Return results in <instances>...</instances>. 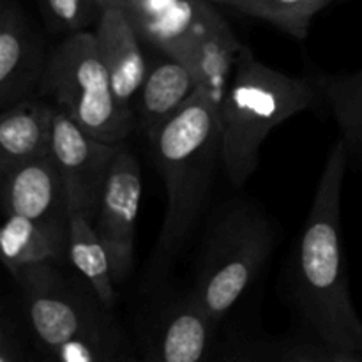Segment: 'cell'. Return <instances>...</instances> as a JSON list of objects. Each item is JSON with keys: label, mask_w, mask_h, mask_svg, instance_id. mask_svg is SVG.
Here are the masks:
<instances>
[{"label": "cell", "mask_w": 362, "mask_h": 362, "mask_svg": "<svg viewBox=\"0 0 362 362\" xmlns=\"http://www.w3.org/2000/svg\"><path fill=\"white\" fill-rule=\"evenodd\" d=\"M349 148L329 152L297 246L293 297L308 332L362 362V320L349 290L341 244V189Z\"/></svg>", "instance_id": "1"}, {"label": "cell", "mask_w": 362, "mask_h": 362, "mask_svg": "<svg viewBox=\"0 0 362 362\" xmlns=\"http://www.w3.org/2000/svg\"><path fill=\"white\" fill-rule=\"evenodd\" d=\"M156 166L166 187V212L156 258L170 260L193 230L223 156L221 119L197 92L172 119L148 136Z\"/></svg>", "instance_id": "2"}, {"label": "cell", "mask_w": 362, "mask_h": 362, "mask_svg": "<svg viewBox=\"0 0 362 362\" xmlns=\"http://www.w3.org/2000/svg\"><path fill=\"white\" fill-rule=\"evenodd\" d=\"M318 95V85L260 62L253 49L243 46L219 112L221 161L233 186H244L253 175L269 133L290 117L313 108Z\"/></svg>", "instance_id": "3"}, {"label": "cell", "mask_w": 362, "mask_h": 362, "mask_svg": "<svg viewBox=\"0 0 362 362\" xmlns=\"http://www.w3.org/2000/svg\"><path fill=\"white\" fill-rule=\"evenodd\" d=\"M23 292L39 350L64 362L124 359L122 334L98 296L83 292L57 264L27 267L14 276Z\"/></svg>", "instance_id": "4"}, {"label": "cell", "mask_w": 362, "mask_h": 362, "mask_svg": "<svg viewBox=\"0 0 362 362\" xmlns=\"http://www.w3.org/2000/svg\"><path fill=\"white\" fill-rule=\"evenodd\" d=\"M37 94L99 140L124 144L136 127L113 92L94 32H73L49 53Z\"/></svg>", "instance_id": "5"}, {"label": "cell", "mask_w": 362, "mask_h": 362, "mask_svg": "<svg viewBox=\"0 0 362 362\" xmlns=\"http://www.w3.org/2000/svg\"><path fill=\"white\" fill-rule=\"evenodd\" d=\"M272 247L271 221L253 205H235L212 228L191 293L219 322L253 285Z\"/></svg>", "instance_id": "6"}, {"label": "cell", "mask_w": 362, "mask_h": 362, "mask_svg": "<svg viewBox=\"0 0 362 362\" xmlns=\"http://www.w3.org/2000/svg\"><path fill=\"white\" fill-rule=\"evenodd\" d=\"M141 187L144 184L136 158L122 145L108 170L92 221L110 255L115 283L126 281L133 269Z\"/></svg>", "instance_id": "7"}, {"label": "cell", "mask_w": 362, "mask_h": 362, "mask_svg": "<svg viewBox=\"0 0 362 362\" xmlns=\"http://www.w3.org/2000/svg\"><path fill=\"white\" fill-rule=\"evenodd\" d=\"M122 145L92 136L57 108L49 152L66 180L71 211L83 212L94 221L106 175Z\"/></svg>", "instance_id": "8"}, {"label": "cell", "mask_w": 362, "mask_h": 362, "mask_svg": "<svg viewBox=\"0 0 362 362\" xmlns=\"http://www.w3.org/2000/svg\"><path fill=\"white\" fill-rule=\"evenodd\" d=\"M4 216L18 214L48 228L69 232V194L52 152L0 170Z\"/></svg>", "instance_id": "9"}, {"label": "cell", "mask_w": 362, "mask_h": 362, "mask_svg": "<svg viewBox=\"0 0 362 362\" xmlns=\"http://www.w3.org/2000/svg\"><path fill=\"white\" fill-rule=\"evenodd\" d=\"M48 57L16 0H0V108L34 98Z\"/></svg>", "instance_id": "10"}, {"label": "cell", "mask_w": 362, "mask_h": 362, "mask_svg": "<svg viewBox=\"0 0 362 362\" xmlns=\"http://www.w3.org/2000/svg\"><path fill=\"white\" fill-rule=\"evenodd\" d=\"M212 7V0H120L141 41L179 60Z\"/></svg>", "instance_id": "11"}, {"label": "cell", "mask_w": 362, "mask_h": 362, "mask_svg": "<svg viewBox=\"0 0 362 362\" xmlns=\"http://www.w3.org/2000/svg\"><path fill=\"white\" fill-rule=\"evenodd\" d=\"M243 46L228 21L212 7L182 57V62L189 67L197 81L198 92L204 94L218 112H221L223 99Z\"/></svg>", "instance_id": "12"}, {"label": "cell", "mask_w": 362, "mask_h": 362, "mask_svg": "<svg viewBox=\"0 0 362 362\" xmlns=\"http://www.w3.org/2000/svg\"><path fill=\"white\" fill-rule=\"evenodd\" d=\"M94 34L117 99L133 110L134 98L151 67L141 48V37L120 7L103 9Z\"/></svg>", "instance_id": "13"}, {"label": "cell", "mask_w": 362, "mask_h": 362, "mask_svg": "<svg viewBox=\"0 0 362 362\" xmlns=\"http://www.w3.org/2000/svg\"><path fill=\"white\" fill-rule=\"evenodd\" d=\"M218 322L193 293L170 304L147 345V361L198 362L205 359Z\"/></svg>", "instance_id": "14"}, {"label": "cell", "mask_w": 362, "mask_h": 362, "mask_svg": "<svg viewBox=\"0 0 362 362\" xmlns=\"http://www.w3.org/2000/svg\"><path fill=\"white\" fill-rule=\"evenodd\" d=\"M198 92L197 81L182 60L163 53L152 64L133 101L136 126L151 136Z\"/></svg>", "instance_id": "15"}, {"label": "cell", "mask_w": 362, "mask_h": 362, "mask_svg": "<svg viewBox=\"0 0 362 362\" xmlns=\"http://www.w3.org/2000/svg\"><path fill=\"white\" fill-rule=\"evenodd\" d=\"M55 113L57 106L37 95L2 110L0 170L49 154Z\"/></svg>", "instance_id": "16"}, {"label": "cell", "mask_w": 362, "mask_h": 362, "mask_svg": "<svg viewBox=\"0 0 362 362\" xmlns=\"http://www.w3.org/2000/svg\"><path fill=\"white\" fill-rule=\"evenodd\" d=\"M0 253L11 276L42 264L69 260V232L48 228L25 216H6L0 230Z\"/></svg>", "instance_id": "17"}, {"label": "cell", "mask_w": 362, "mask_h": 362, "mask_svg": "<svg viewBox=\"0 0 362 362\" xmlns=\"http://www.w3.org/2000/svg\"><path fill=\"white\" fill-rule=\"evenodd\" d=\"M69 262L98 299L112 310L117 299V283L110 255L90 219L80 211H71L69 216Z\"/></svg>", "instance_id": "18"}, {"label": "cell", "mask_w": 362, "mask_h": 362, "mask_svg": "<svg viewBox=\"0 0 362 362\" xmlns=\"http://www.w3.org/2000/svg\"><path fill=\"white\" fill-rule=\"evenodd\" d=\"M317 85L334 113L349 154L362 156V69L354 74H325Z\"/></svg>", "instance_id": "19"}, {"label": "cell", "mask_w": 362, "mask_h": 362, "mask_svg": "<svg viewBox=\"0 0 362 362\" xmlns=\"http://www.w3.org/2000/svg\"><path fill=\"white\" fill-rule=\"evenodd\" d=\"M332 0H237L235 9L258 18L296 39H304L311 21Z\"/></svg>", "instance_id": "20"}, {"label": "cell", "mask_w": 362, "mask_h": 362, "mask_svg": "<svg viewBox=\"0 0 362 362\" xmlns=\"http://www.w3.org/2000/svg\"><path fill=\"white\" fill-rule=\"evenodd\" d=\"M253 352L246 354L243 361H279V362H359L354 356L322 341L317 336H299L283 341H269L267 345H255Z\"/></svg>", "instance_id": "21"}, {"label": "cell", "mask_w": 362, "mask_h": 362, "mask_svg": "<svg viewBox=\"0 0 362 362\" xmlns=\"http://www.w3.org/2000/svg\"><path fill=\"white\" fill-rule=\"evenodd\" d=\"M41 7L53 30L69 34L87 30L103 13L99 0H41Z\"/></svg>", "instance_id": "22"}, {"label": "cell", "mask_w": 362, "mask_h": 362, "mask_svg": "<svg viewBox=\"0 0 362 362\" xmlns=\"http://www.w3.org/2000/svg\"><path fill=\"white\" fill-rule=\"evenodd\" d=\"M23 359L25 356L20 341L9 329L7 318H4L2 327H0V362H18Z\"/></svg>", "instance_id": "23"}, {"label": "cell", "mask_w": 362, "mask_h": 362, "mask_svg": "<svg viewBox=\"0 0 362 362\" xmlns=\"http://www.w3.org/2000/svg\"><path fill=\"white\" fill-rule=\"evenodd\" d=\"M103 6V9H106V7H120V0H99Z\"/></svg>", "instance_id": "24"}, {"label": "cell", "mask_w": 362, "mask_h": 362, "mask_svg": "<svg viewBox=\"0 0 362 362\" xmlns=\"http://www.w3.org/2000/svg\"><path fill=\"white\" fill-rule=\"evenodd\" d=\"M212 2H216V4H226V6H235V2L237 0H212Z\"/></svg>", "instance_id": "25"}]
</instances>
